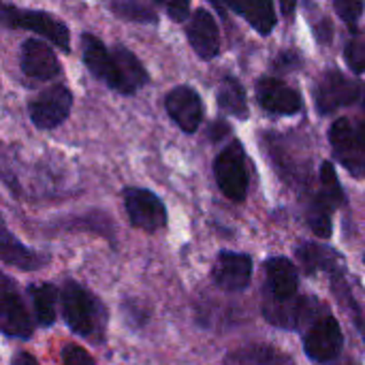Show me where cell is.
Segmentation results:
<instances>
[{"label":"cell","instance_id":"cell-12","mask_svg":"<svg viewBox=\"0 0 365 365\" xmlns=\"http://www.w3.org/2000/svg\"><path fill=\"white\" fill-rule=\"evenodd\" d=\"M165 109L171 115V120L188 135L199 130L205 113L199 92L190 86H175L165 96Z\"/></svg>","mask_w":365,"mask_h":365},{"label":"cell","instance_id":"cell-35","mask_svg":"<svg viewBox=\"0 0 365 365\" xmlns=\"http://www.w3.org/2000/svg\"><path fill=\"white\" fill-rule=\"evenodd\" d=\"M222 135H231V126H229L225 120H218V122H214V126H212V130H210V137H212L214 141H218Z\"/></svg>","mask_w":365,"mask_h":365},{"label":"cell","instance_id":"cell-27","mask_svg":"<svg viewBox=\"0 0 365 365\" xmlns=\"http://www.w3.org/2000/svg\"><path fill=\"white\" fill-rule=\"evenodd\" d=\"M321 184H323L321 195L327 197L336 207H340V205L346 203V195L342 190V184L338 180V173H336V169H334V165L329 160H325L321 165Z\"/></svg>","mask_w":365,"mask_h":365},{"label":"cell","instance_id":"cell-29","mask_svg":"<svg viewBox=\"0 0 365 365\" xmlns=\"http://www.w3.org/2000/svg\"><path fill=\"white\" fill-rule=\"evenodd\" d=\"M334 9H336V13L355 30V26H357V21H359V15L364 13L365 4L361 0H336V2H334Z\"/></svg>","mask_w":365,"mask_h":365},{"label":"cell","instance_id":"cell-11","mask_svg":"<svg viewBox=\"0 0 365 365\" xmlns=\"http://www.w3.org/2000/svg\"><path fill=\"white\" fill-rule=\"evenodd\" d=\"M252 259L244 252L222 250L216 257L212 278L218 289L227 293H240L246 291L252 280Z\"/></svg>","mask_w":365,"mask_h":365},{"label":"cell","instance_id":"cell-2","mask_svg":"<svg viewBox=\"0 0 365 365\" xmlns=\"http://www.w3.org/2000/svg\"><path fill=\"white\" fill-rule=\"evenodd\" d=\"M2 21L9 28H21L30 30L34 34H41L43 38L51 41L60 51H71V32L68 26L62 24L56 15L45 11H32V9H19L13 4L2 6Z\"/></svg>","mask_w":365,"mask_h":365},{"label":"cell","instance_id":"cell-25","mask_svg":"<svg viewBox=\"0 0 365 365\" xmlns=\"http://www.w3.org/2000/svg\"><path fill=\"white\" fill-rule=\"evenodd\" d=\"M331 291L338 297V302L342 304V308L349 310L351 319L355 321V327L361 331V336H364L365 340V314L364 310H361V306L357 304V299L353 297V293H351V289L346 284V278H344L342 269H338V272L331 274Z\"/></svg>","mask_w":365,"mask_h":365},{"label":"cell","instance_id":"cell-23","mask_svg":"<svg viewBox=\"0 0 365 365\" xmlns=\"http://www.w3.org/2000/svg\"><path fill=\"white\" fill-rule=\"evenodd\" d=\"M28 297L34 308V319L38 327H51L56 323V304H58V289L49 282H38L28 287Z\"/></svg>","mask_w":365,"mask_h":365},{"label":"cell","instance_id":"cell-22","mask_svg":"<svg viewBox=\"0 0 365 365\" xmlns=\"http://www.w3.org/2000/svg\"><path fill=\"white\" fill-rule=\"evenodd\" d=\"M216 101H218V107L222 113L240 118V120L248 118V98H246V90L240 79L225 77L218 86Z\"/></svg>","mask_w":365,"mask_h":365},{"label":"cell","instance_id":"cell-20","mask_svg":"<svg viewBox=\"0 0 365 365\" xmlns=\"http://www.w3.org/2000/svg\"><path fill=\"white\" fill-rule=\"evenodd\" d=\"M297 261L302 263L304 272L308 276H317L319 272H327L329 276L338 269H342V259L340 255L329 248V246H323V244H312V242H306L297 248Z\"/></svg>","mask_w":365,"mask_h":365},{"label":"cell","instance_id":"cell-32","mask_svg":"<svg viewBox=\"0 0 365 365\" xmlns=\"http://www.w3.org/2000/svg\"><path fill=\"white\" fill-rule=\"evenodd\" d=\"M62 361H64V365H96L92 355L86 349L75 346V344H71L62 351Z\"/></svg>","mask_w":365,"mask_h":365},{"label":"cell","instance_id":"cell-14","mask_svg":"<svg viewBox=\"0 0 365 365\" xmlns=\"http://www.w3.org/2000/svg\"><path fill=\"white\" fill-rule=\"evenodd\" d=\"M257 98L267 113L274 115H295L304 109V98L297 90L287 86L278 77H261L257 81Z\"/></svg>","mask_w":365,"mask_h":365},{"label":"cell","instance_id":"cell-18","mask_svg":"<svg viewBox=\"0 0 365 365\" xmlns=\"http://www.w3.org/2000/svg\"><path fill=\"white\" fill-rule=\"evenodd\" d=\"M0 257H2L4 265L17 267V269H24V272H36V269H43L49 263L47 255H41V252H34V250L26 248L4 225H2V231H0Z\"/></svg>","mask_w":365,"mask_h":365},{"label":"cell","instance_id":"cell-4","mask_svg":"<svg viewBox=\"0 0 365 365\" xmlns=\"http://www.w3.org/2000/svg\"><path fill=\"white\" fill-rule=\"evenodd\" d=\"M344 349V336L338 319L329 312H323L314 319L304 334V351L317 364H331L340 357Z\"/></svg>","mask_w":365,"mask_h":365},{"label":"cell","instance_id":"cell-39","mask_svg":"<svg viewBox=\"0 0 365 365\" xmlns=\"http://www.w3.org/2000/svg\"><path fill=\"white\" fill-rule=\"evenodd\" d=\"M349 365H357V364H349Z\"/></svg>","mask_w":365,"mask_h":365},{"label":"cell","instance_id":"cell-37","mask_svg":"<svg viewBox=\"0 0 365 365\" xmlns=\"http://www.w3.org/2000/svg\"><path fill=\"white\" fill-rule=\"evenodd\" d=\"M357 137H359V143H361V148H364L365 152V120L357 124Z\"/></svg>","mask_w":365,"mask_h":365},{"label":"cell","instance_id":"cell-8","mask_svg":"<svg viewBox=\"0 0 365 365\" xmlns=\"http://www.w3.org/2000/svg\"><path fill=\"white\" fill-rule=\"evenodd\" d=\"M334 156L353 178H365V152L357 137V126L349 118H340L329 128Z\"/></svg>","mask_w":365,"mask_h":365},{"label":"cell","instance_id":"cell-30","mask_svg":"<svg viewBox=\"0 0 365 365\" xmlns=\"http://www.w3.org/2000/svg\"><path fill=\"white\" fill-rule=\"evenodd\" d=\"M122 312H124L126 323H128L130 327H137V329L145 327V323H148V319H150V312H148L145 308H141L137 302H124V304H122Z\"/></svg>","mask_w":365,"mask_h":365},{"label":"cell","instance_id":"cell-1","mask_svg":"<svg viewBox=\"0 0 365 365\" xmlns=\"http://www.w3.org/2000/svg\"><path fill=\"white\" fill-rule=\"evenodd\" d=\"M60 304L64 323L75 336L90 340L92 344L105 342L107 308L92 291L75 280H66L60 291Z\"/></svg>","mask_w":365,"mask_h":365},{"label":"cell","instance_id":"cell-17","mask_svg":"<svg viewBox=\"0 0 365 365\" xmlns=\"http://www.w3.org/2000/svg\"><path fill=\"white\" fill-rule=\"evenodd\" d=\"M111 53H113L115 68H118V92L120 94H126V96L135 94L139 88H143L150 81L145 66L128 47L115 45Z\"/></svg>","mask_w":365,"mask_h":365},{"label":"cell","instance_id":"cell-33","mask_svg":"<svg viewBox=\"0 0 365 365\" xmlns=\"http://www.w3.org/2000/svg\"><path fill=\"white\" fill-rule=\"evenodd\" d=\"M165 6V11L169 13V17L173 19V21H186L188 19V15H190V4L188 2H165L163 4ZM190 21V19H188Z\"/></svg>","mask_w":365,"mask_h":365},{"label":"cell","instance_id":"cell-7","mask_svg":"<svg viewBox=\"0 0 365 365\" xmlns=\"http://www.w3.org/2000/svg\"><path fill=\"white\" fill-rule=\"evenodd\" d=\"M73 107V94L66 86L58 83L47 90H43L38 96H34L28 105L30 120L41 130L58 128L71 113Z\"/></svg>","mask_w":365,"mask_h":365},{"label":"cell","instance_id":"cell-15","mask_svg":"<svg viewBox=\"0 0 365 365\" xmlns=\"http://www.w3.org/2000/svg\"><path fill=\"white\" fill-rule=\"evenodd\" d=\"M186 36L201 60H214L220 53V30L216 17L207 9H197L188 21Z\"/></svg>","mask_w":365,"mask_h":365},{"label":"cell","instance_id":"cell-28","mask_svg":"<svg viewBox=\"0 0 365 365\" xmlns=\"http://www.w3.org/2000/svg\"><path fill=\"white\" fill-rule=\"evenodd\" d=\"M344 60H346V66L361 75L365 73V36L364 34H353V38L346 43L344 47Z\"/></svg>","mask_w":365,"mask_h":365},{"label":"cell","instance_id":"cell-19","mask_svg":"<svg viewBox=\"0 0 365 365\" xmlns=\"http://www.w3.org/2000/svg\"><path fill=\"white\" fill-rule=\"evenodd\" d=\"M225 365H297L295 359L272 344L250 342L225 357Z\"/></svg>","mask_w":365,"mask_h":365},{"label":"cell","instance_id":"cell-6","mask_svg":"<svg viewBox=\"0 0 365 365\" xmlns=\"http://www.w3.org/2000/svg\"><path fill=\"white\" fill-rule=\"evenodd\" d=\"M124 207L130 225L145 233H156L167 227V207L160 197L148 188H124Z\"/></svg>","mask_w":365,"mask_h":365},{"label":"cell","instance_id":"cell-3","mask_svg":"<svg viewBox=\"0 0 365 365\" xmlns=\"http://www.w3.org/2000/svg\"><path fill=\"white\" fill-rule=\"evenodd\" d=\"M214 175H216L218 188L222 190L227 199L235 203H242L246 199L250 175H248L246 150L242 141L233 139L227 148H222V152L216 156V163H214Z\"/></svg>","mask_w":365,"mask_h":365},{"label":"cell","instance_id":"cell-34","mask_svg":"<svg viewBox=\"0 0 365 365\" xmlns=\"http://www.w3.org/2000/svg\"><path fill=\"white\" fill-rule=\"evenodd\" d=\"M331 21L327 19V17H319V21L314 24V34H317V41L321 43V45H329L331 43Z\"/></svg>","mask_w":365,"mask_h":365},{"label":"cell","instance_id":"cell-5","mask_svg":"<svg viewBox=\"0 0 365 365\" xmlns=\"http://www.w3.org/2000/svg\"><path fill=\"white\" fill-rule=\"evenodd\" d=\"M361 94V83L342 75L338 68H329L327 73L321 75L317 88H314V103L317 111L321 115L334 113L342 107H349L357 103Z\"/></svg>","mask_w":365,"mask_h":365},{"label":"cell","instance_id":"cell-13","mask_svg":"<svg viewBox=\"0 0 365 365\" xmlns=\"http://www.w3.org/2000/svg\"><path fill=\"white\" fill-rule=\"evenodd\" d=\"M19 68L26 77L34 81H51L62 73L60 60L53 53V49L38 41V38H26L19 49Z\"/></svg>","mask_w":365,"mask_h":365},{"label":"cell","instance_id":"cell-38","mask_svg":"<svg viewBox=\"0 0 365 365\" xmlns=\"http://www.w3.org/2000/svg\"><path fill=\"white\" fill-rule=\"evenodd\" d=\"M364 109H365V96H364Z\"/></svg>","mask_w":365,"mask_h":365},{"label":"cell","instance_id":"cell-10","mask_svg":"<svg viewBox=\"0 0 365 365\" xmlns=\"http://www.w3.org/2000/svg\"><path fill=\"white\" fill-rule=\"evenodd\" d=\"M299 274L297 267L284 257H269L265 261V302L289 304L297 299Z\"/></svg>","mask_w":365,"mask_h":365},{"label":"cell","instance_id":"cell-31","mask_svg":"<svg viewBox=\"0 0 365 365\" xmlns=\"http://www.w3.org/2000/svg\"><path fill=\"white\" fill-rule=\"evenodd\" d=\"M272 66H274L276 71H282V73L295 71V68L302 66V56H299L295 49H282V51L274 58Z\"/></svg>","mask_w":365,"mask_h":365},{"label":"cell","instance_id":"cell-9","mask_svg":"<svg viewBox=\"0 0 365 365\" xmlns=\"http://www.w3.org/2000/svg\"><path fill=\"white\" fill-rule=\"evenodd\" d=\"M0 329L9 338L28 340L32 336V321L24 306V299L17 293V287L9 276H2L0 289Z\"/></svg>","mask_w":365,"mask_h":365},{"label":"cell","instance_id":"cell-40","mask_svg":"<svg viewBox=\"0 0 365 365\" xmlns=\"http://www.w3.org/2000/svg\"><path fill=\"white\" fill-rule=\"evenodd\" d=\"M364 263H365V257H364Z\"/></svg>","mask_w":365,"mask_h":365},{"label":"cell","instance_id":"cell-21","mask_svg":"<svg viewBox=\"0 0 365 365\" xmlns=\"http://www.w3.org/2000/svg\"><path fill=\"white\" fill-rule=\"evenodd\" d=\"M227 6L240 17H244L263 36H267L274 30L278 19L274 2H227Z\"/></svg>","mask_w":365,"mask_h":365},{"label":"cell","instance_id":"cell-24","mask_svg":"<svg viewBox=\"0 0 365 365\" xmlns=\"http://www.w3.org/2000/svg\"><path fill=\"white\" fill-rule=\"evenodd\" d=\"M338 207L327 199L323 197L321 192L314 197L310 210H308V225L312 229V233L321 240H329L331 233H334V225H331V214L336 212Z\"/></svg>","mask_w":365,"mask_h":365},{"label":"cell","instance_id":"cell-26","mask_svg":"<svg viewBox=\"0 0 365 365\" xmlns=\"http://www.w3.org/2000/svg\"><path fill=\"white\" fill-rule=\"evenodd\" d=\"M109 9L126 21H137V24H156L158 15L154 4L150 2H137V0H115L109 4Z\"/></svg>","mask_w":365,"mask_h":365},{"label":"cell","instance_id":"cell-36","mask_svg":"<svg viewBox=\"0 0 365 365\" xmlns=\"http://www.w3.org/2000/svg\"><path fill=\"white\" fill-rule=\"evenodd\" d=\"M11 365H41V364L34 359V355H30V353H26V351H19V353H15V355H13Z\"/></svg>","mask_w":365,"mask_h":365},{"label":"cell","instance_id":"cell-16","mask_svg":"<svg viewBox=\"0 0 365 365\" xmlns=\"http://www.w3.org/2000/svg\"><path fill=\"white\" fill-rule=\"evenodd\" d=\"M81 49H83V62L90 68V73L98 79L105 81L111 90L118 92V68L113 53L105 47V43L94 36L92 32L81 34Z\"/></svg>","mask_w":365,"mask_h":365}]
</instances>
